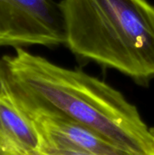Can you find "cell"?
Masks as SVG:
<instances>
[{
	"instance_id": "277c9868",
	"label": "cell",
	"mask_w": 154,
	"mask_h": 155,
	"mask_svg": "<svg viewBox=\"0 0 154 155\" xmlns=\"http://www.w3.org/2000/svg\"><path fill=\"white\" fill-rule=\"evenodd\" d=\"M29 118L40 134L44 153L71 152L87 155H135L113 144L93 130L65 117L38 114Z\"/></svg>"
},
{
	"instance_id": "3957f363",
	"label": "cell",
	"mask_w": 154,
	"mask_h": 155,
	"mask_svg": "<svg viewBox=\"0 0 154 155\" xmlns=\"http://www.w3.org/2000/svg\"><path fill=\"white\" fill-rule=\"evenodd\" d=\"M65 43L59 4L54 0H0V47H56Z\"/></svg>"
},
{
	"instance_id": "8992f818",
	"label": "cell",
	"mask_w": 154,
	"mask_h": 155,
	"mask_svg": "<svg viewBox=\"0 0 154 155\" xmlns=\"http://www.w3.org/2000/svg\"><path fill=\"white\" fill-rule=\"evenodd\" d=\"M43 155H87L77 153H71V152H46Z\"/></svg>"
},
{
	"instance_id": "5b68a950",
	"label": "cell",
	"mask_w": 154,
	"mask_h": 155,
	"mask_svg": "<svg viewBox=\"0 0 154 155\" xmlns=\"http://www.w3.org/2000/svg\"><path fill=\"white\" fill-rule=\"evenodd\" d=\"M0 150L9 155H43L44 144L32 120L0 93Z\"/></svg>"
},
{
	"instance_id": "6da1fadb",
	"label": "cell",
	"mask_w": 154,
	"mask_h": 155,
	"mask_svg": "<svg viewBox=\"0 0 154 155\" xmlns=\"http://www.w3.org/2000/svg\"><path fill=\"white\" fill-rule=\"evenodd\" d=\"M0 93L26 116L76 122L135 155H154V134L136 106L103 81L57 65L25 48L0 58Z\"/></svg>"
},
{
	"instance_id": "7a4b0ae2",
	"label": "cell",
	"mask_w": 154,
	"mask_h": 155,
	"mask_svg": "<svg viewBox=\"0 0 154 155\" xmlns=\"http://www.w3.org/2000/svg\"><path fill=\"white\" fill-rule=\"evenodd\" d=\"M64 45L80 60L137 84L154 79V5L148 0H62Z\"/></svg>"
},
{
	"instance_id": "52a82bcc",
	"label": "cell",
	"mask_w": 154,
	"mask_h": 155,
	"mask_svg": "<svg viewBox=\"0 0 154 155\" xmlns=\"http://www.w3.org/2000/svg\"><path fill=\"white\" fill-rule=\"evenodd\" d=\"M0 155H9V154H7V153H5L4 151L0 150Z\"/></svg>"
}]
</instances>
